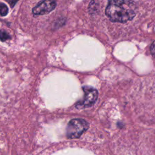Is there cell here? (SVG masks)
Masks as SVG:
<instances>
[{
  "instance_id": "1",
  "label": "cell",
  "mask_w": 155,
  "mask_h": 155,
  "mask_svg": "<svg viewBox=\"0 0 155 155\" xmlns=\"http://www.w3.org/2000/svg\"><path fill=\"white\" fill-rule=\"evenodd\" d=\"M133 3L130 1H110L105 9V15L112 22L125 23L136 15Z\"/></svg>"
},
{
  "instance_id": "2",
  "label": "cell",
  "mask_w": 155,
  "mask_h": 155,
  "mask_svg": "<svg viewBox=\"0 0 155 155\" xmlns=\"http://www.w3.org/2000/svg\"><path fill=\"white\" fill-rule=\"evenodd\" d=\"M88 128V122L82 119H71L66 129L67 137L68 139L79 138Z\"/></svg>"
},
{
  "instance_id": "3",
  "label": "cell",
  "mask_w": 155,
  "mask_h": 155,
  "mask_svg": "<svg viewBox=\"0 0 155 155\" xmlns=\"http://www.w3.org/2000/svg\"><path fill=\"white\" fill-rule=\"evenodd\" d=\"M82 90L84 96L82 100L78 101L76 104L77 108H84L92 106L96 102L98 96L96 89L90 86H84Z\"/></svg>"
},
{
  "instance_id": "4",
  "label": "cell",
  "mask_w": 155,
  "mask_h": 155,
  "mask_svg": "<svg viewBox=\"0 0 155 155\" xmlns=\"http://www.w3.org/2000/svg\"><path fill=\"white\" fill-rule=\"evenodd\" d=\"M56 6V3L53 1H40L33 8L32 12L36 15H42L47 14L53 11Z\"/></svg>"
},
{
  "instance_id": "5",
  "label": "cell",
  "mask_w": 155,
  "mask_h": 155,
  "mask_svg": "<svg viewBox=\"0 0 155 155\" xmlns=\"http://www.w3.org/2000/svg\"><path fill=\"white\" fill-rule=\"evenodd\" d=\"M11 38L9 34L4 30H0V40L2 42H5V41L10 39Z\"/></svg>"
},
{
  "instance_id": "6",
  "label": "cell",
  "mask_w": 155,
  "mask_h": 155,
  "mask_svg": "<svg viewBox=\"0 0 155 155\" xmlns=\"http://www.w3.org/2000/svg\"><path fill=\"white\" fill-rule=\"evenodd\" d=\"M8 13L7 6L4 3H0V15L2 16H6Z\"/></svg>"
},
{
  "instance_id": "7",
  "label": "cell",
  "mask_w": 155,
  "mask_h": 155,
  "mask_svg": "<svg viewBox=\"0 0 155 155\" xmlns=\"http://www.w3.org/2000/svg\"><path fill=\"white\" fill-rule=\"evenodd\" d=\"M150 51H151V54L154 55V42H153V43L151 44V45L150 47Z\"/></svg>"
},
{
  "instance_id": "8",
  "label": "cell",
  "mask_w": 155,
  "mask_h": 155,
  "mask_svg": "<svg viewBox=\"0 0 155 155\" xmlns=\"http://www.w3.org/2000/svg\"><path fill=\"white\" fill-rule=\"evenodd\" d=\"M8 2L10 4L11 7H13L15 5V4L17 2V1H8Z\"/></svg>"
}]
</instances>
